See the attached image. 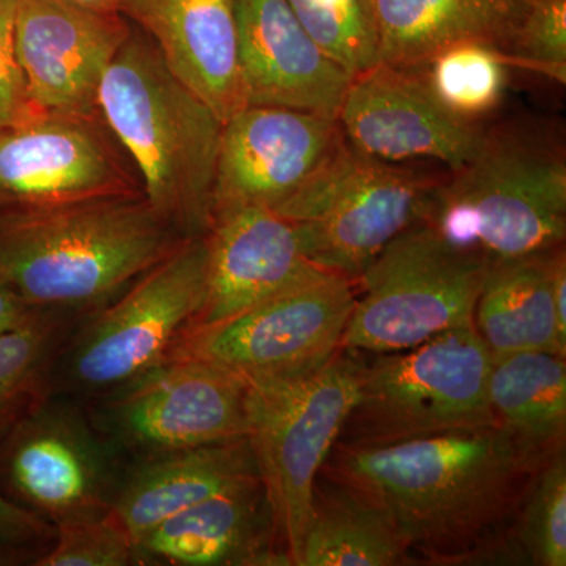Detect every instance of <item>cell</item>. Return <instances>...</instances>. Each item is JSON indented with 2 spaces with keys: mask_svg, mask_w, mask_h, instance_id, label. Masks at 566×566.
<instances>
[{
  "mask_svg": "<svg viewBox=\"0 0 566 566\" xmlns=\"http://www.w3.org/2000/svg\"><path fill=\"white\" fill-rule=\"evenodd\" d=\"M374 497L409 554L452 564L501 545L538 469L497 424L335 446L323 468Z\"/></svg>",
  "mask_w": 566,
  "mask_h": 566,
  "instance_id": "6da1fadb",
  "label": "cell"
},
{
  "mask_svg": "<svg viewBox=\"0 0 566 566\" xmlns=\"http://www.w3.org/2000/svg\"><path fill=\"white\" fill-rule=\"evenodd\" d=\"M185 240L144 193L2 212L0 277L40 311L107 303Z\"/></svg>",
  "mask_w": 566,
  "mask_h": 566,
  "instance_id": "7a4b0ae2",
  "label": "cell"
},
{
  "mask_svg": "<svg viewBox=\"0 0 566 566\" xmlns=\"http://www.w3.org/2000/svg\"><path fill=\"white\" fill-rule=\"evenodd\" d=\"M103 123L132 156L148 203L182 237H203L223 123L170 73L153 41L132 32L104 73Z\"/></svg>",
  "mask_w": 566,
  "mask_h": 566,
  "instance_id": "3957f363",
  "label": "cell"
},
{
  "mask_svg": "<svg viewBox=\"0 0 566 566\" xmlns=\"http://www.w3.org/2000/svg\"><path fill=\"white\" fill-rule=\"evenodd\" d=\"M423 222L488 264L565 245L564 144L527 123L485 128L475 155L436 189Z\"/></svg>",
  "mask_w": 566,
  "mask_h": 566,
  "instance_id": "277c9868",
  "label": "cell"
},
{
  "mask_svg": "<svg viewBox=\"0 0 566 566\" xmlns=\"http://www.w3.org/2000/svg\"><path fill=\"white\" fill-rule=\"evenodd\" d=\"M364 367V353L342 346L314 374L245 379L249 444L290 565L300 562L315 482L352 415Z\"/></svg>",
  "mask_w": 566,
  "mask_h": 566,
  "instance_id": "5b68a950",
  "label": "cell"
},
{
  "mask_svg": "<svg viewBox=\"0 0 566 566\" xmlns=\"http://www.w3.org/2000/svg\"><path fill=\"white\" fill-rule=\"evenodd\" d=\"M449 172L381 161L344 139L311 180L274 211L293 222L315 266L357 282L395 238L423 222Z\"/></svg>",
  "mask_w": 566,
  "mask_h": 566,
  "instance_id": "8992f818",
  "label": "cell"
},
{
  "mask_svg": "<svg viewBox=\"0 0 566 566\" xmlns=\"http://www.w3.org/2000/svg\"><path fill=\"white\" fill-rule=\"evenodd\" d=\"M367 356L359 395L335 446H386L495 424L488 401L493 356L474 326Z\"/></svg>",
  "mask_w": 566,
  "mask_h": 566,
  "instance_id": "52a82bcc",
  "label": "cell"
},
{
  "mask_svg": "<svg viewBox=\"0 0 566 566\" xmlns=\"http://www.w3.org/2000/svg\"><path fill=\"white\" fill-rule=\"evenodd\" d=\"M490 264L446 243L424 222L395 238L356 282L345 348L403 352L472 326Z\"/></svg>",
  "mask_w": 566,
  "mask_h": 566,
  "instance_id": "ba28073f",
  "label": "cell"
},
{
  "mask_svg": "<svg viewBox=\"0 0 566 566\" xmlns=\"http://www.w3.org/2000/svg\"><path fill=\"white\" fill-rule=\"evenodd\" d=\"M207 294V237L186 238L74 338L65 365L69 385L112 392L163 363L200 318Z\"/></svg>",
  "mask_w": 566,
  "mask_h": 566,
  "instance_id": "9c48e42d",
  "label": "cell"
},
{
  "mask_svg": "<svg viewBox=\"0 0 566 566\" xmlns=\"http://www.w3.org/2000/svg\"><path fill=\"white\" fill-rule=\"evenodd\" d=\"M354 301L356 282L322 270L230 318L189 327L169 356L210 360L244 379L314 374L342 348Z\"/></svg>",
  "mask_w": 566,
  "mask_h": 566,
  "instance_id": "30bf717a",
  "label": "cell"
},
{
  "mask_svg": "<svg viewBox=\"0 0 566 566\" xmlns=\"http://www.w3.org/2000/svg\"><path fill=\"white\" fill-rule=\"evenodd\" d=\"M112 395V433L153 455L248 438V381L210 360L172 354Z\"/></svg>",
  "mask_w": 566,
  "mask_h": 566,
  "instance_id": "8fae6325",
  "label": "cell"
},
{
  "mask_svg": "<svg viewBox=\"0 0 566 566\" xmlns=\"http://www.w3.org/2000/svg\"><path fill=\"white\" fill-rule=\"evenodd\" d=\"M102 123L40 114L0 128V214L142 196Z\"/></svg>",
  "mask_w": 566,
  "mask_h": 566,
  "instance_id": "7c38bea8",
  "label": "cell"
},
{
  "mask_svg": "<svg viewBox=\"0 0 566 566\" xmlns=\"http://www.w3.org/2000/svg\"><path fill=\"white\" fill-rule=\"evenodd\" d=\"M344 142L337 120L274 106H244L222 125L211 221L243 208L277 210Z\"/></svg>",
  "mask_w": 566,
  "mask_h": 566,
  "instance_id": "4fadbf2b",
  "label": "cell"
},
{
  "mask_svg": "<svg viewBox=\"0 0 566 566\" xmlns=\"http://www.w3.org/2000/svg\"><path fill=\"white\" fill-rule=\"evenodd\" d=\"M120 13L66 0H17V51L40 114L99 118L104 73L132 35Z\"/></svg>",
  "mask_w": 566,
  "mask_h": 566,
  "instance_id": "5bb4252c",
  "label": "cell"
},
{
  "mask_svg": "<svg viewBox=\"0 0 566 566\" xmlns=\"http://www.w3.org/2000/svg\"><path fill=\"white\" fill-rule=\"evenodd\" d=\"M357 151L394 164L453 170L479 150L485 126L453 117L412 71L378 65L352 77L337 115Z\"/></svg>",
  "mask_w": 566,
  "mask_h": 566,
  "instance_id": "9a60e30c",
  "label": "cell"
},
{
  "mask_svg": "<svg viewBox=\"0 0 566 566\" xmlns=\"http://www.w3.org/2000/svg\"><path fill=\"white\" fill-rule=\"evenodd\" d=\"M14 493L54 526L106 515L112 460L84 417L63 405H43L22 420L6 457Z\"/></svg>",
  "mask_w": 566,
  "mask_h": 566,
  "instance_id": "2e32d148",
  "label": "cell"
},
{
  "mask_svg": "<svg viewBox=\"0 0 566 566\" xmlns=\"http://www.w3.org/2000/svg\"><path fill=\"white\" fill-rule=\"evenodd\" d=\"M245 106L337 120L352 77L304 31L286 0H234Z\"/></svg>",
  "mask_w": 566,
  "mask_h": 566,
  "instance_id": "e0dca14e",
  "label": "cell"
},
{
  "mask_svg": "<svg viewBox=\"0 0 566 566\" xmlns=\"http://www.w3.org/2000/svg\"><path fill=\"white\" fill-rule=\"evenodd\" d=\"M205 237L207 303L192 327L230 318L322 271L305 256L293 222L268 208L218 216Z\"/></svg>",
  "mask_w": 566,
  "mask_h": 566,
  "instance_id": "ac0fdd59",
  "label": "cell"
},
{
  "mask_svg": "<svg viewBox=\"0 0 566 566\" xmlns=\"http://www.w3.org/2000/svg\"><path fill=\"white\" fill-rule=\"evenodd\" d=\"M120 13L170 73L226 123L245 106L234 0H125Z\"/></svg>",
  "mask_w": 566,
  "mask_h": 566,
  "instance_id": "d6986e66",
  "label": "cell"
},
{
  "mask_svg": "<svg viewBox=\"0 0 566 566\" xmlns=\"http://www.w3.org/2000/svg\"><path fill=\"white\" fill-rule=\"evenodd\" d=\"M137 556L140 564L290 565L260 479L211 495L163 521L137 543Z\"/></svg>",
  "mask_w": 566,
  "mask_h": 566,
  "instance_id": "ffe728a7",
  "label": "cell"
},
{
  "mask_svg": "<svg viewBox=\"0 0 566 566\" xmlns=\"http://www.w3.org/2000/svg\"><path fill=\"white\" fill-rule=\"evenodd\" d=\"M253 479L260 475L248 438L159 453L129 475L109 513L137 549L163 521Z\"/></svg>",
  "mask_w": 566,
  "mask_h": 566,
  "instance_id": "44dd1931",
  "label": "cell"
},
{
  "mask_svg": "<svg viewBox=\"0 0 566 566\" xmlns=\"http://www.w3.org/2000/svg\"><path fill=\"white\" fill-rule=\"evenodd\" d=\"M531 0H375L379 63L412 70L460 41L510 57ZM510 63V62H509Z\"/></svg>",
  "mask_w": 566,
  "mask_h": 566,
  "instance_id": "7402d4cb",
  "label": "cell"
},
{
  "mask_svg": "<svg viewBox=\"0 0 566 566\" xmlns=\"http://www.w3.org/2000/svg\"><path fill=\"white\" fill-rule=\"evenodd\" d=\"M560 248L488 268L472 326L491 356L545 352L566 357L553 300L554 259Z\"/></svg>",
  "mask_w": 566,
  "mask_h": 566,
  "instance_id": "603a6c76",
  "label": "cell"
},
{
  "mask_svg": "<svg viewBox=\"0 0 566 566\" xmlns=\"http://www.w3.org/2000/svg\"><path fill=\"white\" fill-rule=\"evenodd\" d=\"M488 401L495 424L536 469L565 450L566 357L545 352L493 357Z\"/></svg>",
  "mask_w": 566,
  "mask_h": 566,
  "instance_id": "cb8c5ba5",
  "label": "cell"
},
{
  "mask_svg": "<svg viewBox=\"0 0 566 566\" xmlns=\"http://www.w3.org/2000/svg\"><path fill=\"white\" fill-rule=\"evenodd\" d=\"M409 560L386 510L360 488L322 471L297 566H395Z\"/></svg>",
  "mask_w": 566,
  "mask_h": 566,
  "instance_id": "d4e9b609",
  "label": "cell"
},
{
  "mask_svg": "<svg viewBox=\"0 0 566 566\" xmlns=\"http://www.w3.org/2000/svg\"><path fill=\"white\" fill-rule=\"evenodd\" d=\"M504 52L485 41H460L409 70L453 117L483 125L501 106L509 70Z\"/></svg>",
  "mask_w": 566,
  "mask_h": 566,
  "instance_id": "484cf974",
  "label": "cell"
},
{
  "mask_svg": "<svg viewBox=\"0 0 566 566\" xmlns=\"http://www.w3.org/2000/svg\"><path fill=\"white\" fill-rule=\"evenodd\" d=\"M304 31L335 65L357 76L379 63L375 0H286Z\"/></svg>",
  "mask_w": 566,
  "mask_h": 566,
  "instance_id": "4316f807",
  "label": "cell"
},
{
  "mask_svg": "<svg viewBox=\"0 0 566 566\" xmlns=\"http://www.w3.org/2000/svg\"><path fill=\"white\" fill-rule=\"evenodd\" d=\"M516 520L517 538L531 564L566 565L565 450L536 471Z\"/></svg>",
  "mask_w": 566,
  "mask_h": 566,
  "instance_id": "83f0119b",
  "label": "cell"
},
{
  "mask_svg": "<svg viewBox=\"0 0 566 566\" xmlns=\"http://www.w3.org/2000/svg\"><path fill=\"white\" fill-rule=\"evenodd\" d=\"M61 318L41 311L32 322L0 333V408L41 385L54 354Z\"/></svg>",
  "mask_w": 566,
  "mask_h": 566,
  "instance_id": "f1b7e54d",
  "label": "cell"
},
{
  "mask_svg": "<svg viewBox=\"0 0 566 566\" xmlns=\"http://www.w3.org/2000/svg\"><path fill=\"white\" fill-rule=\"evenodd\" d=\"M140 564L132 536L109 512L55 526L54 546L39 566H126Z\"/></svg>",
  "mask_w": 566,
  "mask_h": 566,
  "instance_id": "f546056e",
  "label": "cell"
},
{
  "mask_svg": "<svg viewBox=\"0 0 566 566\" xmlns=\"http://www.w3.org/2000/svg\"><path fill=\"white\" fill-rule=\"evenodd\" d=\"M512 69L566 82V0H531L509 57Z\"/></svg>",
  "mask_w": 566,
  "mask_h": 566,
  "instance_id": "4dcf8cb0",
  "label": "cell"
},
{
  "mask_svg": "<svg viewBox=\"0 0 566 566\" xmlns=\"http://www.w3.org/2000/svg\"><path fill=\"white\" fill-rule=\"evenodd\" d=\"M36 115L18 61L17 0H0V128Z\"/></svg>",
  "mask_w": 566,
  "mask_h": 566,
  "instance_id": "1f68e13d",
  "label": "cell"
},
{
  "mask_svg": "<svg viewBox=\"0 0 566 566\" xmlns=\"http://www.w3.org/2000/svg\"><path fill=\"white\" fill-rule=\"evenodd\" d=\"M55 526L0 494V545L28 546L54 539Z\"/></svg>",
  "mask_w": 566,
  "mask_h": 566,
  "instance_id": "d6a6232c",
  "label": "cell"
},
{
  "mask_svg": "<svg viewBox=\"0 0 566 566\" xmlns=\"http://www.w3.org/2000/svg\"><path fill=\"white\" fill-rule=\"evenodd\" d=\"M40 312V308H33L25 303L20 294L0 277V333L32 322Z\"/></svg>",
  "mask_w": 566,
  "mask_h": 566,
  "instance_id": "836d02e7",
  "label": "cell"
},
{
  "mask_svg": "<svg viewBox=\"0 0 566 566\" xmlns=\"http://www.w3.org/2000/svg\"><path fill=\"white\" fill-rule=\"evenodd\" d=\"M553 300L557 329L566 344V255L565 245L558 249L553 268Z\"/></svg>",
  "mask_w": 566,
  "mask_h": 566,
  "instance_id": "e575fe53",
  "label": "cell"
},
{
  "mask_svg": "<svg viewBox=\"0 0 566 566\" xmlns=\"http://www.w3.org/2000/svg\"><path fill=\"white\" fill-rule=\"evenodd\" d=\"M66 2H73L77 3V6L88 7V9L114 11V13H120L123 2H125V0H66Z\"/></svg>",
  "mask_w": 566,
  "mask_h": 566,
  "instance_id": "d590c367",
  "label": "cell"
}]
</instances>
